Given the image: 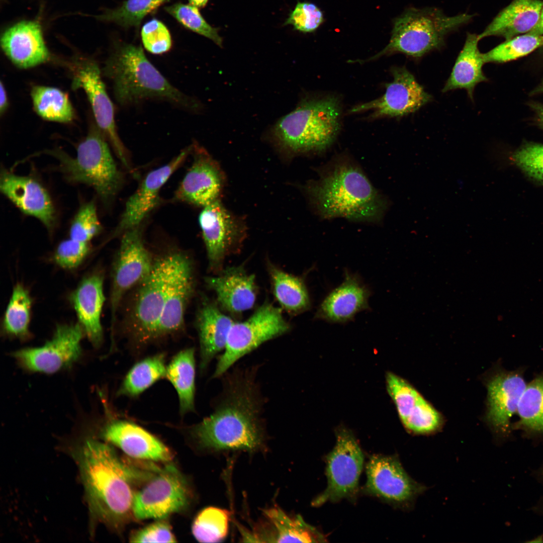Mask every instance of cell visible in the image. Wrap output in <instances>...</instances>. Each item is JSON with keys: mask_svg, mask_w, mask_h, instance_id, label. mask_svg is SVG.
<instances>
[{"mask_svg": "<svg viewBox=\"0 0 543 543\" xmlns=\"http://www.w3.org/2000/svg\"><path fill=\"white\" fill-rule=\"evenodd\" d=\"M532 510L536 514L543 518V495L532 507Z\"/></svg>", "mask_w": 543, "mask_h": 543, "instance_id": "obj_52", "label": "cell"}, {"mask_svg": "<svg viewBox=\"0 0 543 543\" xmlns=\"http://www.w3.org/2000/svg\"><path fill=\"white\" fill-rule=\"evenodd\" d=\"M393 80L386 85V91L381 97L352 107L349 113H358L371 111L370 117L400 118L416 112L432 100L414 76L405 67L391 69Z\"/></svg>", "mask_w": 543, "mask_h": 543, "instance_id": "obj_16", "label": "cell"}, {"mask_svg": "<svg viewBox=\"0 0 543 543\" xmlns=\"http://www.w3.org/2000/svg\"><path fill=\"white\" fill-rule=\"evenodd\" d=\"M323 21V12L315 4L298 2L284 25H291L294 30L307 33L314 32Z\"/></svg>", "mask_w": 543, "mask_h": 543, "instance_id": "obj_44", "label": "cell"}, {"mask_svg": "<svg viewBox=\"0 0 543 543\" xmlns=\"http://www.w3.org/2000/svg\"><path fill=\"white\" fill-rule=\"evenodd\" d=\"M205 281L215 293L218 306L230 315L241 314L255 304L257 294L255 277L242 265L223 268L218 274L206 277Z\"/></svg>", "mask_w": 543, "mask_h": 543, "instance_id": "obj_23", "label": "cell"}, {"mask_svg": "<svg viewBox=\"0 0 543 543\" xmlns=\"http://www.w3.org/2000/svg\"><path fill=\"white\" fill-rule=\"evenodd\" d=\"M8 105V101L7 92L4 85L1 81L0 87V113L1 114L6 111Z\"/></svg>", "mask_w": 543, "mask_h": 543, "instance_id": "obj_49", "label": "cell"}, {"mask_svg": "<svg viewBox=\"0 0 543 543\" xmlns=\"http://www.w3.org/2000/svg\"><path fill=\"white\" fill-rule=\"evenodd\" d=\"M1 45L10 60L20 68L34 67L50 57L41 25L35 21H21L9 27L1 36Z\"/></svg>", "mask_w": 543, "mask_h": 543, "instance_id": "obj_25", "label": "cell"}, {"mask_svg": "<svg viewBox=\"0 0 543 543\" xmlns=\"http://www.w3.org/2000/svg\"><path fill=\"white\" fill-rule=\"evenodd\" d=\"M192 151L190 146L183 150L164 165L152 170L143 179L136 192L128 199L120 220L111 237L140 226L141 222L159 202V192L173 172Z\"/></svg>", "mask_w": 543, "mask_h": 543, "instance_id": "obj_21", "label": "cell"}, {"mask_svg": "<svg viewBox=\"0 0 543 543\" xmlns=\"http://www.w3.org/2000/svg\"><path fill=\"white\" fill-rule=\"evenodd\" d=\"M234 322L225 314L216 302L203 297L196 319L200 343L201 372H204L215 356L224 350Z\"/></svg>", "mask_w": 543, "mask_h": 543, "instance_id": "obj_28", "label": "cell"}, {"mask_svg": "<svg viewBox=\"0 0 543 543\" xmlns=\"http://www.w3.org/2000/svg\"><path fill=\"white\" fill-rule=\"evenodd\" d=\"M84 333L76 324L57 325L52 338L43 345L20 349L13 353L25 370L53 373L71 366L81 353V341Z\"/></svg>", "mask_w": 543, "mask_h": 543, "instance_id": "obj_15", "label": "cell"}, {"mask_svg": "<svg viewBox=\"0 0 543 543\" xmlns=\"http://www.w3.org/2000/svg\"><path fill=\"white\" fill-rule=\"evenodd\" d=\"M366 473L368 492L406 510L413 508L417 498L427 489L409 475L397 456H372Z\"/></svg>", "mask_w": 543, "mask_h": 543, "instance_id": "obj_14", "label": "cell"}, {"mask_svg": "<svg viewBox=\"0 0 543 543\" xmlns=\"http://www.w3.org/2000/svg\"><path fill=\"white\" fill-rule=\"evenodd\" d=\"M543 46V35L526 33L515 36L483 53L485 63H503L524 56Z\"/></svg>", "mask_w": 543, "mask_h": 543, "instance_id": "obj_41", "label": "cell"}, {"mask_svg": "<svg viewBox=\"0 0 543 543\" xmlns=\"http://www.w3.org/2000/svg\"><path fill=\"white\" fill-rule=\"evenodd\" d=\"M512 159L527 175L543 183V144L527 143L514 152Z\"/></svg>", "mask_w": 543, "mask_h": 543, "instance_id": "obj_45", "label": "cell"}, {"mask_svg": "<svg viewBox=\"0 0 543 543\" xmlns=\"http://www.w3.org/2000/svg\"><path fill=\"white\" fill-rule=\"evenodd\" d=\"M189 4L198 8H204L209 0H188Z\"/></svg>", "mask_w": 543, "mask_h": 543, "instance_id": "obj_53", "label": "cell"}, {"mask_svg": "<svg viewBox=\"0 0 543 543\" xmlns=\"http://www.w3.org/2000/svg\"><path fill=\"white\" fill-rule=\"evenodd\" d=\"M253 370H236L224 381L220 403L193 428L203 448L212 450H256L264 442L262 399Z\"/></svg>", "mask_w": 543, "mask_h": 543, "instance_id": "obj_1", "label": "cell"}, {"mask_svg": "<svg viewBox=\"0 0 543 543\" xmlns=\"http://www.w3.org/2000/svg\"><path fill=\"white\" fill-rule=\"evenodd\" d=\"M189 500L184 478L175 467L168 466L134 493L132 510L138 519H161L181 511Z\"/></svg>", "mask_w": 543, "mask_h": 543, "instance_id": "obj_13", "label": "cell"}, {"mask_svg": "<svg viewBox=\"0 0 543 543\" xmlns=\"http://www.w3.org/2000/svg\"><path fill=\"white\" fill-rule=\"evenodd\" d=\"M170 253L154 261L149 274L138 285L129 316L132 334L141 342L155 339L165 299Z\"/></svg>", "mask_w": 543, "mask_h": 543, "instance_id": "obj_11", "label": "cell"}, {"mask_svg": "<svg viewBox=\"0 0 543 543\" xmlns=\"http://www.w3.org/2000/svg\"><path fill=\"white\" fill-rule=\"evenodd\" d=\"M199 223L206 249L210 271L217 274L226 258L240 250L245 237L241 222L218 200L203 207Z\"/></svg>", "mask_w": 543, "mask_h": 543, "instance_id": "obj_12", "label": "cell"}, {"mask_svg": "<svg viewBox=\"0 0 543 543\" xmlns=\"http://www.w3.org/2000/svg\"><path fill=\"white\" fill-rule=\"evenodd\" d=\"M104 136L100 129L93 127L78 144L75 157L57 149L46 153L58 160L60 169L68 180L92 186L107 203L119 190L123 177Z\"/></svg>", "mask_w": 543, "mask_h": 543, "instance_id": "obj_7", "label": "cell"}, {"mask_svg": "<svg viewBox=\"0 0 543 543\" xmlns=\"http://www.w3.org/2000/svg\"><path fill=\"white\" fill-rule=\"evenodd\" d=\"M533 478L538 483L543 484V460L532 472Z\"/></svg>", "mask_w": 543, "mask_h": 543, "instance_id": "obj_51", "label": "cell"}, {"mask_svg": "<svg viewBox=\"0 0 543 543\" xmlns=\"http://www.w3.org/2000/svg\"><path fill=\"white\" fill-rule=\"evenodd\" d=\"M536 111L539 123L543 127V106H538Z\"/></svg>", "mask_w": 543, "mask_h": 543, "instance_id": "obj_54", "label": "cell"}, {"mask_svg": "<svg viewBox=\"0 0 543 543\" xmlns=\"http://www.w3.org/2000/svg\"><path fill=\"white\" fill-rule=\"evenodd\" d=\"M275 530V542H317L324 541L323 535L306 523L300 516L292 518L279 508L264 511Z\"/></svg>", "mask_w": 543, "mask_h": 543, "instance_id": "obj_34", "label": "cell"}, {"mask_svg": "<svg viewBox=\"0 0 543 543\" xmlns=\"http://www.w3.org/2000/svg\"><path fill=\"white\" fill-rule=\"evenodd\" d=\"M90 251L88 242L69 238L58 245L53 254V260L59 267L72 270L77 268L83 261Z\"/></svg>", "mask_w": 543, "mask_h": 543, "instance_id": "obj_46", "label": "cell"}, {"mask_svg": "<svg viewBox=\"0 0 543 543\" xmlns=\"http://www.w3.org/2000/svg\"><path fill=\"white\" fill-rule=\"evenodd\" d=\"M73 452L93 519L116 524L132 510L131 482L147 475L126 465L109 445L88 439Z\"/></svg>", "mask_w": 543, "mask_h": 543, "instance_id": "obj_2", "label": "cell"}, {"mask_svg": "<svg viewBox=\"0 0 543 543\" xmlns=\"http://www.w3.org/2000/svg\"><path fill=\"white\" fill-rule=\"evenodd\" d=\"M133 542H175L169 525L164 521L149 524L136 532L131 537Z\"/></svg>", "mask_w": 543, "mask_h": 543, "instance_id": "obj_48", "label": "cell"}, {"mask_svg": "<svg viewBox=\"0 0 543 543\" xmlns=\"http://www.w3.org/2000/svg\"><path fill=\"white\" fill-rule=\"evenodd\" d=\"M164 10L186 28L222 47L223 40L218 33L219 29L211 26L202 16L199 8L189 4L177 3L165 7Z\"/></svg>", "mask_w": 543, "mask_h": 543, "instance_id": "obj_42", "label": "cell"}, {"mask_svg": "<svg viewBox=\"0 0 543 543\" xmlns=\"http://www.w3.org/2000/svg\"><path fill=\"white\" fill-rule=\"evenodd\" d=\"M77 60L74 63L72 86L84 89L99 129L110 142L125 167L130 170L127 150L117 131L113 105L102 79L99 67L91 60Z\"/></svg>", "mask_w": 543, "mask_h": 543, "instance_id": "obj_17", "label": "cell"}, {"mask_svg": "<svg viewBox=\"0 0 543 543\" xmlns=\"http://www.w3.org/2000/svg\"><path fill=\"white\" fill-rule=\"evenodd\" d=\"M305 192L318 214L324 218L378 222L388 207L360 168L346 157L330 163L318 179L306 185Z\"/></svg>", "mask_w": 543, "mask_h": 543, "instance_id": "obj_3", "label": "cell"}, {"mask_svg": "<svg viewBox=\"0 0 543 543\" xmlns=\"http://www.w3.org/2000/svg\"><path fill=\"white\" fill-rule=\"evenodd\" d=\"M169 0H126L118 7L107 9L96 19L115 23L125 28L138 29L148 14Z\"/></svg>", "mask_w": 543, "mask_h": 543, "instance_id": "obj_39", "label": "cell"}, {"mask_svg": "<svg viewBox=\"0 0 543 543\" xmlns=\"http://www.w3.org/2000/svg\"><path fill=\"white\" fill-rule=\"evenodd\" d=\"M193 163L176 190L173 200L204 207L219 200L223 180L220 169L206 150L192 145Z\"/></svg>", "mask_w": 543, "mask_h": 543, "instance_id": "obj_20", "label": "cell"}, {"mask_svg": "<svg viewBox=\"0 0 543 543\" xmlns=\"http://www.w3.org/2000/svg\"><path fill=\"white\" fill-rule=\"evenodd\" d=\"M103 72L112 82L115 99L121 105L158 99L188 110L198 108L194 100L167 81L139 46L126 43L117 44L106 61Z\"/></svg>", "mask_w": 543, "mask_h": 543, "instance_id": "obj_4", "label": "cell"}, {"mask_svg": "<svg viewBox=\"0 0 543 543\" xmlns=\"http://www.w3.org/2000/svg\"><path fill=\"white\" fill-rule=\"evenodd\" d=\"M370 296V290L359 279L346 272L343 283L324 299L314 318L333 323L349 321L358 312L369 309Z\"/></svg>", "mask_w": 543, "mask_h": 543, "instance_id": "obj_29", "label": "cell"}, {"mask_svg": "<svg viewBox=\"0 0 543 543\" xmlns=\"http://www.w3.org/2000/svg\"><path fill=\"white\" fill-rule=\"evenodd\" d=\"M336 443L326 458V489L313 501L314 506L353 497L356 493L364 464V455L353 434L340 427Z\"/></svg>", "mask_w": 543, "mask_h": 543, "instance_id": "obj_9", "label": "cell"}, {"mask_svg": "<svg viewBox=\"0 0 543 543\" xmlns=\"http://www.w3.org/2000/svg\"><path fill=\"white\" fill-rule=\"evenodd\" d=\"M165 377L178 395L182 414L194 410L195 359L194 348L179 352L166 367Z\"/></svg>", "mask_w": 543, "mask_h": 543, "instance_id": "obj_33", "label": "cell"}, {"mask_svg": "<svg viewBox=\"0 0 543 543\" xmlns=\"http://www.w3.org/2000/svg\"><path fill=\"white\" fill-rule=\"evenodd\" d=\"M230 513L225 509L209 507L201 511L195 519L192 531L201 542H217L227 536Z\"/></svg>", "mask_w": 543, "mask_h": 543, "instance_id": "obj_40", "label": "cell"}, {"mask_svg": "<svg viewBox=\"0 0 543 543\" xmlns=\"http://www.w3.org/2000/svg\"><path fill=\"white\" fill-rule=\"evenodd\" d=\"M171 265L165 299L155 339L175 333L184 325L195 280L191 261L181 252L170 253Z\"/></svg>", "mask_w": 543, "mask_h": 543, "instance_id": "obj_19", "label": "cell"}, {"mask_svg": "<svg viewBox=\"0 0 543 543\" xmlns=\"http://www.w3.org/2000/svg\"><path fill=\"white\" fill-rule=\"evenodd\" d=\"M141 39L145 49L154 54H160L169 50L172 45L170 34L161 21L153 19L142 27Z\"/></svg>", "mask_w": 543, "mask_h": 543, "instance_id": "obj_47", "label": "cell"}, {"mask_svg": "<svg viewBox=\"0 0 543 543\" xmlns=\"http://www.w3.org/2000/svg\"><path fill=\"white\" fill-rule=\"evenodd\" d=\"M532 93L535 94L543 93V82L536 87Z\"/></svg>", "mask_w": 543, "mask_h": 543, "instance_id": "obj_55", "label": "cell"}, {"mask_svg": "<svg viewBox=\"0 0 543 543\" xmlns=\"http://www.w3.org/2000/svg\"><path fill=\"white\" fill-rule=\"evenodd\" d=\"M267 268L274 295L282 309L296 315L310 308L309 293L302 277L288 273L269 261Z\"/></svg>", "mask_w": 543, "mask_h": 543, "instance_id": "obj_32", "label": "cell"}, {"mask_svg": "<svg viewBox=\"0 0 543 543\" xmlns=\"http://www.w3.org/2000/svg\"><path fill=\"white\" fill-rule=\"evenodd\" d=\"M541 47L543 48V46Z\"/></svg>", "mask_w": 543, "mask_h": 543, "instance_id": "obj_56", "label": "cell"}, {"mask_svg": "<svg viewBox=\"0 0 543 543\" xmlns=\"http://www.w3.org/2000/svg\"><path fill=\"white\" fill-rule=\"evenodd\" d=\"M164 356L158 354L146 358L133 366L126 376L117 394L136 396L165 377Z\"/></svg>", "mask_w": 543, "mask_h": 543, "instance_id": "obj_35", "label": "cell"}, {"mask_svg": "<svg viewBox=\"0 0 543 543\" xmlns=\"http://www.w3.org/2000/svg\"><path fill=\"white\" fill-rule=\"evenodd\" d=\"M32 303L28 290L22 284H17L3 320L4 329L8 334L21 338L29 336Z\"/></svg>", "mask_w": 543, "mask_h": 543, "instance_id": "obj_38", "label": "cell"}, {"mask_svg": "<svg viewBox=\"0 0 543 543\" xmlns=\"http://www.w3.org/2000/svg\"><path fill=\"white\" fill-rule=\"evenodd\" d=\"M386 380L388 393L408 431L428 435L441 429L444 422L442 415L413 386L391 372L387 374Z\"/></svg>", "mask_w": 543, "mask_h": 543, "instance_id": "obj_18", "label": "cell"}, {"mask_svg": "<svg viewBox=\"0 0 543 543\" xmlns=\"http://www.w3.org/2000/svg\"><path fill=\"white\" fill-rule=\"evenodd\" d=\"M542 7L541 0H513L478 35L480 40L500 36L507 40L529 33L537 24Z\"/></svg>", "mask_w": 543, "mask_h": 543, "instance_id": "obj_30", "label": "cell"}, {"mask_svg": "<svg viewBox=\"0 0 543 543\" xmlns=\"http://www.w3.org/2000/svg\"><path fill=\"white\" fill-rule=\"evenodd\" d=\"M154 263L145 245L140 226L122 234L112 272L110 294L112 333L114 332L116 314L124 296L149 274Z\"/></svg>", "mask_w": 543, "mask_h": 543, "instance_id": "obj_10", "label": "cell"}, {"mask_svg": "<svg viewBox=\"0 0 543 543\" xmlns=\"http://www.w3.org/2000/svg\"><path fill=\"white\" fill-rule=\"evenodd\" d=\"M290 329L291 325L284 318L282 309L264 302L248 319L233 323L213 378L222 376L241 358Z\"/></svg>", "mask_w": 543, "mask_h": 543, "instance_id": "obj_8", "label": "cell"}, {"mask_svg": "<svg viewBox=\"0 0 543 543\" xmlns=\"http://www.w3.org/2000/svg\"><path fill=\"white\" fill-rule=\"evenodd\" d=\"M480 40L478 35L467 33L464 46L458 56L442 92L464 89L470 99L473 101V93L476 86L479 83L488 80L482 69L485 62L483 53L478 48Z\"/></svg>", "mask_w": 543, "mask_h": 543, "instance_id": "obj_31", "label": "cell"}, {"mask_svg": "<svg viewBox=\"0 0 543 543\" xmlns=\"http://www.w3.org/2000/svg\"><path fill=\"white\" fill-rule=\"evenodd\" d=\"M340 117L336 98L305 99L275 124L271 134L278 146L290 153L321 151L337 136Z\"/></svg>", "mask_w": 543, "mask_h": 543, "instance_id": "obj_5", "label": "cell"}, {"mask_svg": "<svg viewBox=\"0 0 543 543\" xmlns=\"http://www.w3.org/2000/svg\"><path fill=\"white\" fill-rule=\"evenodd\" d=\"M101 230L96 205L93 201H90L81 206L77 212L69 229V238L88 242Z\"/></svg>", "mask_w": 543, "mask_h": 543, "instance_id": "obj_43", "label": "cell"}, {"mask_svg": "<svg viewBox=\"0 0 543 543\" xmlns=\"http://www.w3.org/2000/svg\"><path fill=\"white\" fill-rule=\"evenodd\" d=\"M517 412L518 427L530 433L543 434V376L526 385Z\"/></svg>", "mask_w": 543, "mask_h": 543, "instance_id": "obj_37", "label": "cell"}, {"mask_svg": "<svg viewBox=\"0 0 543 543\" xmlns=\"http://www.w3.org/2000/svg\"><path fill=\"white\" fill-rule=\"evenodd\" d=\"M526 385L515 372L498 373L488 381L486 419L498 439L504 440L509 436L510 418L517 412Z\"/></svg>", "mask_w": 543, "mask_h": 543, "instance_id": "obj_22", "label": "cell"}, {"mask_svg": "<svg viewBox=\"0 0 543 543\" xmlns=\"http://www.w3.org/2000/svg\"><path fill=\"white\" fill-rule=\"evenodd\" d=\"M474 16L462 13L449 16L437 8H408L394 21L388 45L368 60L396 53L419 60L443 48L446 37L469 23Z\"/></svg>", "mask_w": 543, "mask_h": 543, "instance_id": "obj_6", "label": "cell"}, {"mask_svg": "<svg viewBox=\"0 0 543 543\" xmlns=\"http://www.w3.org/2000/svg\"><path fill=\"white\" fill-rule=\"evenodd\" d=\"M31 97L36 113L45 120L69 122L73 118V110L68 96L52 87L35 86Z\"/></svg>", "mask_w": 543, "mask_h": 543, "instance_id": "obj_36", "label": "cell"}, {"mask_svg": "<svg viewBox=\"0 0 543 543\" xmlns=\"http://www.w3.org/2000/svg\"><path fill=\"white\" fill-rule=\"evenodd\" d=\"M104 276L95 271L83 278L70 296L78 323L93 345L100 346L103 339L101 314L105 297Z\"/></svg>", "mask_w": 543, "mask_h": 543, "instance_id": "obj_26", "label": "cell"}, {"mask_svg": "<svg viewBox=\"0 0 543 543\" xmlns=\"http://www.w3.org/2000/svg\"><path fill=\"white\" fill-rule=\"evenodd\" d=\"M0 190L23 213L36 218L49 230L55 222V209L47 190L33 178L3 169Z\"/></svg>", "mask_w": 543, "mask_h": 543, "instance_id": "obj_24", "label": "cell"}, {"mask_svg": "<svg viewBox=\"0 0 543 543\" xmlns=\"http://www.w3.org/2000/svg\"><path fill=\"white\" fill-rule=\"evenodd\" d=\"M528 33L536 35H543V7L537 24Z\"/></svg>", "mask_w": 543, "mask_h": 543, "instance_id": "obj_50", "label": "cell"}, {"mask_svg": "<svg viewBox=\"0 0 543 543\" xmlns=\"http://www.w3.org/2000/svg\"><path fill=\"white\" fill-rule=\"evenodd\" d=\"M103 438L136 459L168 462L172 458L168 448L159 439L138 425L117 420L107 425Z\"/></svg>", "mask_w": 543, "mask_h": 543, "instance_id": "obj_27", "label": "cell"}]
</instances>
